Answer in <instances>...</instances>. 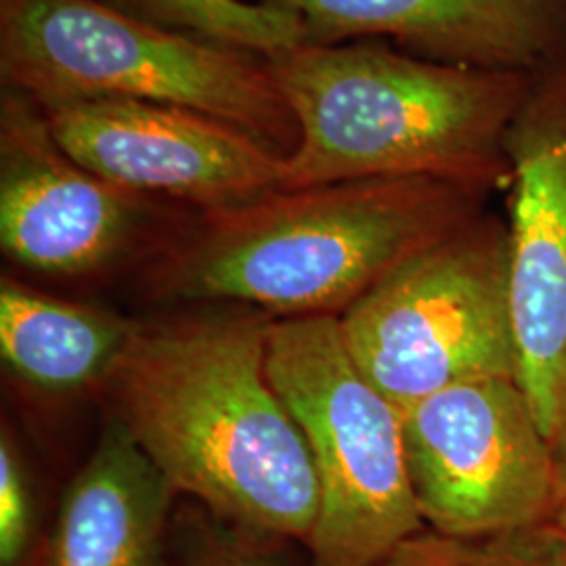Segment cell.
Here are the masks:
<instances>
[{"instance_id":"6","label":"cell","mask_w":566,"mask_h":566,"mask_svg":"<svg viewBox=\"0 0 566 566\" xmlns=\"http://www.w3.org/2000/svg\"><path fill=\"white\" fill-rule=\"evenodd\" d=\"M338 322L355 365L399 411L465 380L516 378L506 221L481 212L390 271Z\"/></svg>"},{"instance_id":"16","label":"cell","mask_w":566,"mask_h":566,"mask_svg":"<svg viewBox=\"0 0 566 566\" xmlns=\"http://www.w3.org/2000/svg\"><path fill=\"white\" fill-rule=\"evenodd\" d=\"M181 539L179 549L170 539L168 566H308L303 544L229 525L210 512Z\"/></svg>"},{"instance_id":"10","label":"cell","mask_w":566,"mask_h":566,"mask_svg":"<svg viewBox=\"0 0 566 566\" xmlns=\"http://www.w3.org/2000/svg\"><path fill=\"white\" fill-rule=\"evenodd\" d=\"M154 214L149 196L70 158L39 103L2 91L0 245L7 259L44 275L95 273L139 245Z\"/></svg>"},{"instance_id":"4","label":"cell","mask_w":566,"mask_h":566,"mask_svg":"<svg viewBox=\"0 0 566 566\" xmlns=\"http://www.w3.org/2000/svg\"><path fill=\"white\" fill-rule=\"evenodd\" d=\"M2 88L42 109L91 99L166 103L290 154L298 126L264 57L135 18L105 0H0Z\"/></svg>"},{"instance_id":"2","label":"cell","mask_w":566,"mask_h":566,"mask_svg":"<svg viewBox=\"0 0 566 566\" xmlns=\"http://www.w3.org/2000/svg\"><path fill=\"white\" fill-rule=\"evenodd\" d=\"M485 202L437 179L275 189L203 210L164 240L149 285L170 301L340 317L399 264L485 212Z\"/></svg>"},{"instance_id":"1","label":"cell","mask_w":566,"mask_h":566,"mask_svg":"<svg viewBox=\"0 0 566 566\" xmlns=\"http://www.w3.org/2000/svg\"><path fill=\"white\" fill-rule=\"evenodd\" d=\"M269 327L254 308L137 324L102 386L114 420L177 495L306 547L319 486L303 430L266 374Z\"/></svg>"},{"instance_id":"9","label":"cell","mask_w":566,"mask_h":566,"mask_svg":"<svg viewBox=\"0 0 566 566\" xmlns=\"http://www.w3.org/2000/svg\"><path fill=\"white\" fill-rule=\"evenodd\" d=\"M42 112L70 158L142 196L181 200L203 212L282 189L285 154L187 107L91 99Z\"/></svg>"},{"instance_id":"5","label":"cell","mask_w":566,"mask_h":566,"mask_svg":"<svg viewBox=\"0 0 566 566\" xmlns=\"http://www.w3.org/2000/svg\"><path fill=\"white\" fill-rule=\"evenodd\" d=\"M266 374L303 430L319 486L308 566L385 565L426 528L401 411L355 365L336 315L273 319Z\"/></svg>"},{"instance_id":"7","label":"cell","mask_w":566,"mask_h":566,"mask_svg":"<svg viewBox=\"0 0 566 566\" xmlns=\"http://www.w3.org/2000/svg\"><path fill=\"white\" fill-rule=\"evenodd\" d=\"M424 525L483 537L547 523L563 497L554 447L512 376L474 378L401 411Z\"/></svg>"},{"instance_id":"14","label":"cell","mask_w":566,"mask_h":566,"mask_svg":"<svg viewBox=\"0 0 566 566\" xmlns=\"http://www.w3.org/2000/svg\"><path fill=\"white\" fill-rule=\"evenodd\" d=\"M124 13L202 41L271 57L304 44L298 13L256 0H105Z\"/></svg>"},{"instance_id":"11","label":"cell","mask_w":566,"mask_h":566,"mask_svg":"<svg viewBox=\"0 0 566 566\" xmlns=\"http://www.w3.org/2000/svg\"><path fill=\"white\" fill-rule=\"evenodd\" d=\"M301 15L304 44L386 41L443 65L535 76L566 60V0H256Z\"/></svg>"},{"instance_id":"13","label":"cell","mask_w":566,"mask_h":566,"mask_svg":"<svg viewBox=\"0 0 566 566\" xmlns=\"http://www.w3.org/2000/svg\"><path fill=\"white\" fill-rule=\"evenodd\" d=\"M137 324L116 313L67 303L15 280L0 283V357L46 392L103 385Z\"/></svg>"},{"instance_id":"18","label":"cell","mask_w":566,"mask_h":566,"mask_svg":"<svg viewBox=\"0 0 566 566\" xmlns=\"http://www.w3.org/2000/svg\"><path fill=\"white\" fill-rule=\"evenodd\" d=\"M549 526L556 542V554H558V566H566V491H563L560 504L556 507L554 516L549 518Z\"/></svg>"},{"instance_id":"3","label":"cell","mask_w":566,"mask_h":566,"mask_svg":"<svg viewBox=\"0 0 566 566\" xmlns=\"http://www.w3.org/2000/svg\"><path fill=\"white\" fill-rule=\"evenodd\" d=\"M264 63L298 126L282 189L437 179L507 191V128L533 76L420 60L386 41L298 44Z\"/></svg>"},{"instance_id":"17","label":"cell","mask_w":566,"mask_h":566,"mask_svg":"<svg viewBox=\"0 0 566 566\" xmlns=\"http://www.w3.org/2000/svg\"><path fill=\"white\" fill-rule=\"evenodd\" d=\"M34 539V504L13 441H0V566H21Z\"/></svg>"},{"instance_id":"12","label":"cell","mask_w":566,"mask_h":566,"mask_svg":"<svg viewBox=\"0 0 566 566\" xmlns=\"http://www.w3.org/2000/svg\"><path fill=\"white\" fill-rule=\"evenodd\" d=\"M175 495L112 418L61 497L39 566H168Z\"/></svg>"},{"instance_id":"19","label":"cell","mask_w":566,"mask_h":566,"mask_svg":"<svg viewBox=\"0 0 566 566\" xmlns=\"http://www.w3.org/2000/svg\"><path fill=\"white\" fill-rule=\"evenodd\" d=\"M554 453H556V464H558L563 491H566V422L563 432H560V439H558V443L554 447Z\"/></svg>"},{"instance_id":"8","label":"cell","mask_w":566,"mask_h":566,"mask_svg":"<svg viewBox=\"0 0 566 566\" xmlns=\"http://www.w3.org/2000/svg\"><path fill=\"white\" fill-rule=\"evenodd\" d=\"M506 151L516 380L556 447L566 422V60L533 76Z\"/></svg>"},{"instance_id":"15","label":"cell","mask_w":566,"mask_h":566,"mask_svg":"<svg viewBox=\"0 0 566 566\" xmlns=\"http://www.w3.org/2000/svg\"><path fill=\"white\" fill-rule=\"evenodd\" d=\"M382 566H558V554L549 521L483 537H453L426 526Z\"/></svg>"}]
</instances>
